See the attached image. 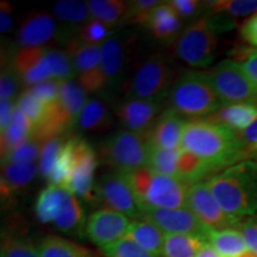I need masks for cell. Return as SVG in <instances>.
<instances>
[{
  "label": "cell",
  "instance_id": "38",
  "mask_svg": "<svg viewBox=\"0 0 257 257\" xmlns=\"http://www.w3.org/2000/svg\"><path fill=\"white\" fill-rule=\"evenodd\" d=\"M101 251L106 257H159L141 248L137 243L126 236L110 245L104 246Z\"/></svg>",
  "mask_w": 257,
  "mask_h": 257
},
{
  "label": "cell",
  "instance_id": "53",
  "mask_svg": "<svg viewBox=\"0 0 257 257\" xmlns=\"http://www.w3.org/2000/svg\"><path fill=\"white\" fill-rule=\"evenodd\" d=\"M246 160H250V161L255 160L257 162V146L246 152Z\"/></svg>",
  "mask_w": 257,
  "mask_h": 257
},
{
  "label": "cell",
  "instance_id": "15",
  "mask_svg": "<svg viewBox=\"0 0 257 257\" xmlns=\"http://www.w3.org/2000/svg\"><path fill=\"white\" fill-rule=\"evenodd\" d=\"M187 208L210 229L224 230L238 226V223L227 216L219 206L206 181L189 186Z\"/></svg>",
  "mask_w": 257,
  "mask_h": 257
},
{
  "label": "cell",
  "instance_id": "34",
  "mask_svg": "<svg viewBox=\"0 0 257 257\" xmlns=\"http://www.w3.org/2000/svg\"><path fill=\"white\" fill-rule=\"evenodd\" d=\"M54 16L63 23L79 28L92 18L88 2L81 0H60L54 6Z\"/></svg>",
  "mask_w": 257,
  "mask_h": 257
},
{
  "label": "cell",
  "instance_id": "13",
  "mask_svg": "<svg viewBox=\"0 0 257 257\" xmlns=\"http://www.w3.org/2000/svg\"><path fill=\"white\" fill-rule=\"evenodd\" d=\"M66 51L82 87L89 93L104 91L100 72L101 46H88L72 38L67 43Z\"/></svg>",
  "mask_w": 257,
  "mask_h": 257
},
{
  "label": "cell",
  "instance_id": "33",
  "mask_svg": "<svg viewBox=\"0 0 257 257\" xmlns=\"http://www.w3.org/2000/svg\"><path fill=\"white\" fill-rule=\"evenodd\" d=\"M91 17L115 27L126 21L128 2L121 0H91L88 2Z\"/></svg>",
  "mask_w": 257,
  "mask_h": 257
},
{
  "label": "cell",
  "instance_id": "30",
  "mask_svg": "<svg viewBox=\"0 0 257 257\" xmlns=\"http://www.w3.org/2000/svg\"><path fill=\"white\" fill-rule=\"evenodd\" d=\"M207 240L195 234L166 233L161 257H194Z\"/></svg>",
  "mask_w": 257,
  "mask_h": 257
},
{
  "label": "cell",
  "instance_id": "50",
  "mask_svg": "<svg viewBox=\"0 0 257 257\" xmlns=\"http://www.w3.org/2000/svg\"><path fill=\"white\" fill-rule=\"evenodd\" d=\"M14 24V8L8 0H3L0 5V31L8 32Z\"/></svg>",
  "mask_w": 257,
  "mask_h": 257
},
{
  "label": "cell",
  "instance_id": "25",
  "mask_svg": "<svg viewBox=\"0 0 257 257\" xmlns=\"http://www.w3.org/2000/svg\"><path fill=\"white\" fill-rule=\"evenodd\" d=\"M69 194L68 189L59 185L50 184L42 189L35 204V212L38 220L43 224H53L62 211Z\"/></svg>",
  "mask_w": 257,
  "mask_h": 257
},
{
  "label": "cell",
  "instance_id": "31",
  "mask_svg": "<svg viewBox=\"0 0 257 257\" xmlns=\"http://www.w3.org/2000/svg\"><path fill=\"white\" fill-rule=\"evenodd\" d=\"M86 221L87 220H86L85 211L78 197L70 193L64 202L62 211L53 225L61 232L78 233L81 230H85Z\"/></svg>",
  "mask_w": 257,
  "mask_h": 257
},
{
  "label": "cell",
  "instance_id": "35",
  "mask_svg": "<svg viewBox=\"0 0 257 257\" xmlns=\"http://www.w3.org/2000/svg\"><path fill=\"white\" fill-rule=\"evenodd\" d=\"M114 35V27L99 19L91 18L78 29L76 40L88 46H102Z\"/></svg>",
  "mask_w": 257,
  "mask_h": 257
},
{
  "label": "cell",
  "instance_id": "29",
  "mask_svg": "<svg viewBox=\"0 0 257 257\" xmlns=\"http://www.w3.org/2000/svg\"><path fill=\"white\" fill-rule=\"evenodd\" d=\"M112 121L110 111L101 99H88L80 114L76 127L81 131L98 133L110 127Z\"/></svg>",
  "mask_w": 257,
  "mask_h": 257
},
{
  "label": "cell",
  "instance_id": "22",
  "mask_svg": "<svg viewBox=\"0 0 257 257\" xmlns=\"http://www.w3.org/2000/svg\"><path fill=\"white\" fill-rule=\"evenodd\" d=\"M87 93L88 92L82 87L81 83L76 81L75 79L61 81L57 106L70 128L75 127L78 124L80 114L86 102L88 101Z\"/></svg>",
  "mask_w": 257,
  "mask_h": 257
},
{
  "label": "cell",
  "instance_id": "18",
  "mask_svg": "<svg viewBox=\"0 0 257 257\" xmlns=\"http://www.w3.org/2000/svg\"><path fill=\"white\" fill-rule=\"evenodd\" d=\"M11 66L21 81L29 87L53 78L48 47L21 48L12 57Z\"/></svg>",
  "mask_w": 257,
  "mask_h": 257
},
{
  "label": "cell",
  "instance_id": "42",
  "mask_svg": "<svg viewBox=\"0 0 257 257\" xmlns=\"http://www.w3.org/2000/svg\"><path fill=\"white\" fill-rule=\"evenodd\" d=\"M159 0H134L128 2L126 21L131 24L144 25L150 12L160 4Z\"/></svg>",
  "mask_w": 257,
  "mask_h": 257
},
{
  "label": "cell",
  "instance_id": "32",
  "mask_svg": "<svg viewBox=\"0 0 257 257\" xmlns=\"http://www.w3.org/2000/svg\"><path fill=\"white\" fill-rule=\"evenodd\" d=\"M41 257H94L85 246L59 236H47L38 244Z\"/></svg>",
  "mask_w": 257,
  "mask_h": 257
},
{
  "label": "cell",
  "instance_id": "4",
  "mask_svg": "<svg viewBox=\"0 0 257 257\" xmlns=\"http://www.w3.org/2000/svg\"><path fill=\"white\" fill-rule=\"evenodd\" d=\"M167 100L168 108L192 120L210 117L223 106L205 72L195 70H188L178 76Z\"/></svg>",
  "mask_w": 257,
  "mask_h": 257
},
{
  "label": "cell",
  "instance_id": "48",
  "mask_svg": "<svg viewBox=\"0 0 257 257\" xmlns=\"http://www.w3.org/2000/svg\"><path fill=\"white\" fill-rule=\"evenodd\" d=\"M240 36L250 46L257 48V12L244 22L240 28Z\"/></svg>",
  "mask_w": 257,
  "mask_h": 257
},
{
  "label": "cell",
  "instance_id": "9",
  "mask_svg": "<svg viewBox=\"0 0 257 257\" xmlns=\"http://www.w3.org/2000/svg\"><path fill=\"white\" fill-rule=\"evenodd\" d=\"M206 78L223 105L237 102L257 104V93L242 64L234 60H224L208 69Z\"/></svg>",
  "mask_w": 257,
  "mask_h": 257
},
{
  "label": "cell",
  "instance_id": "49",
  "mask_svg": "<svg viewBox=\"0 0 257 257\" xmlns=\"http://www.w3.org/2000/svg\"><path fill=\"white\" fill-rule=\"evenodd\" d=\"M16 108H17L16 100H11V99L0 100V133L4 131L12 121Z\"/></svg>",
  "mask_w": 257,
  "mask_h": 257
},
{
  "label": "cell",
  "instance_id": "45",
  "mask_svg": "<svg viewBox=\"0 0 257 257\" xmlns=\"http://www.w3.org/2000/svg\"><path fill=\"white\" fill-rule=\"evenodd\" d=\"M234 61L242 64L244 72L257 93V49H242L236 53Z\"/></svg>",
  "mask_w": 257,
  "mask_h": 257
},
{
  "label": "cell",
  "instance_id": "10",
  "mask_svg": "<svg viewBox=\"0 0 257 257\" xmlns=\"http://www.w3.org/2000/svg\"><path fill=\"white\" fill-rule=\"evenodd\" d=\"M72 149V166L68 178L62 187L85 200L91 201L96 197L94 174L98 166V155L86 140L80 137L69 138Z\"/></svg>",
  "mask_w": 257,
  "mask_h": 257
},
{
  "label": "cell",
  "instance_id": "40",
  "mask_svg": "<svg viewBox=\"0 0 257 257\" xmlns=\"http://www.w3.org/2000/svg\"><path fill=\"white\" fill-rule=\"evenodd\" d=\"M46 143L43 141L38 140L37 137L31 136L28 141L19 146L17 149L6 156L3 161V163L9 162H34L38 157H41L42 150H43Z\"/></svg>",
  "mask_w": 257,
  "mask_h": 257
},
{
  "label": "cell",
  "instance_id": "12",
  "mask_svg": "<svg viewBox=\"0 0 257 257\" xmlns=\"http://www.w3.org/2000/svg\"><path fill=\"white\" fill-rule=\"evenodd\" d=\"M135 43L131 32L113 35L101 46L100 72L104 91L117 87L126 70L128 57Z\"/></svg>",
  "mask_w": 257,
  "mask_h": 257
},
{
  "label": "cell",
  "instance_id": "26",
  "mask_svg": "<svg viewBox=\"0 0 257 257\" xmlns=\"http://www.w3.org/2000/svg\"><path fill=\"white\" fill-rule=\"evenodd\" d=\"M126 237L137 243L141 248L161 257L166 233L152 221L147 219L133 220L127 230Z\"/></svg>",
  "mask_w": 257,
  "mask_h": 257
},
{
  "label": "cell",
  "instance_id": "5",
  "mask_svg": "<svg viewBox=\"0 0 257 257\" xmlns=\"http://www.w3.org/2000/svg\"><path fill=\"white\" fill-rule=\"evenodd\" d=\"M174 62L165 54H153L138 64L125 88V98L165 100L176 81Z\"/></svg>",
  "mask_w": 257,
  "mask_h": 257
},
{
  "label": "cell",
  "instance_id": "47",
  "mask_svg": "<svg viewBox=\"0 0 257 257\" xmlns=\"http://www.w3.org/2000/svg\"><path fill=\"white\" fill-rule=\"evenodd\" d=\"M237 229L242 232L248 249L257 255V213L244 218Z\"/></svg>",
  "mask_w": 257,
  "mask_h": 257
},
{
  "label": "cell",
  "instance_id": "44",
  "mask_svg": "<svg viewBox=\"0 0 257 257\" xmlns=\"http://www.w3.org/2000/svg\"><path fill=\"white\" fill-rule=\"evenodd\" d=\"M21 79L12 68L11 64H6L5 68L2 69L0 76V100H15L21 86Z\"/></svg>",
  "mask_w": 257,
  "mask_h": 257
},
{
  "label": "cell",
  "instance_id": "28",
  "mask_svg": "<svg viewBox=\"0 0 257 257\" xmlns=\"http://www.w3.org/2000/svg\"><path fill=\"white\" fill-rule=\"evenodd\" d=\"M207 240L220 257H240L249 250L242 232L234 227L224 230L211 229Z\"/></svg>",
  "mask_w": 257,
  "mask_h": 257
},
{
  "label": "cell",
  "instance_id": "36",
  "mask_svg": "<svg viewBox=\"0 0 257 257\" xmlns=\"http://www.w3.org/2000/svg\"><path fill=\"white\" fill-rule=\"evenodd\" d=\"M205 3L210 14H224L230 17H239L257 12V0H216Z\"/></svg>",
  "mask_w": 257,
  "mask_h": 257
},
{
  "label": "cell",
  "instance_id": "21",
  "mask_svg": "<svg viewBox=\"0 0 257 257\" xmlns=\"http://www.w3.org/2000/svg\"><path fill=\"white\" fill-rule=\"evenodd\" d=\"M182 21L169 4V2H161L150 12L144 24L149 34L160 41H173L179 35Z\"/></svg>",
  "mask_w": 257,
  "mask_h": 257
},
{
  "label": "cell",
  "instance_id": "41",
  "mask_svg": "<svg viewBox=\"0 0 257 257\" xmlns=\"http://www.w3.org/2000/svg\"><path fill=\"white\" fill-rule=\"evenodd\" d=\"M2 257H41L40 250L28 240L5 237L2 242Z\"/></svg>",
  "mask_w": 257,
  "mask_h": 257
},
{
  "label": "cell",
  "instance_id": "7",
  "mask_svg": "<svg viewBox=\"0 0 257 257\" xmlns=\"http://www.w3.org/2000/svg\"><path fill=\"white\" fill-rule=\"evenodd\" d=\"M148 166L157 172L173 176L188 186L201 182L206 178L211 179L212 176L220 173L205 160L181 148L179 149L150 148Z\"/></svg>",
  "mask_w": 257,
  "mask_h": 257
},
{
  "label": "cell",
  "instance_id": "24",
  "mask_svg": "<svg viewBox=\"0 0 257 257\" xmlns=\"http://www.w3.org/2000/svg\"><path fill=\"white\" fill-rule=\"evenodd\" d=\"M40 173V168L34 162H9L3 163L0 191L3 198H9L18 189L28 186L35 176Z\"/></svg>",
  "mask_w": 257,
  "mask_h": 257
},
{
  "label": "cell",
  "instance_id": "51",
  "mask_svg": "<svg viewBox=\"0 0 257 257\" xmlns=\"http://www.w3.org/2000/svg\"><path fill=\"white\" fill-rule=\"evenodd\" d=\"M238 137L242 141L244 147H245V155L246 152L252 149L253 147L257 146V118L249 125L245 130L238 134Z\"/></svg>",
  "mask_w": 257,
  "mask_h": 257
},
{
  "label": "cell",
  "instance_id": "14",
  "mask_svg": "<svg viewBox=\"0 0 257 257\" xmlns=\"http://www.w3.org/2000/svg\"><path fill=\"white\" fill-rule=\"evenodd\" d=\"M142 219L152 221L165 233L195 234L207 240L211 229L189 208H149ZM208 242V240H207Z\"/></svg>",
  "mask_w": 257,
  "mask_h": 257
},
{
  "label": "cell",
  "instance_id": "11",
  "mask_svg": "<svg viewBox=\"0 0 257 257\" xmlns=\"http://www.w3.org/2000/svg\"><path fill=\"white\" fill-rule=\"evenodd\" d=\"M95 191L96 197L101 199L107 208L120 212L134 220L142 219L143 208L124 173L113 170L102 175Z\"/></svg>",
  "mask_w": 257,
  "mask_h": 257
},
{
  "label": "cell",
  "instance_id": "27",
  "mask_svg": "<svg viewBox=\"0 0 257 257\" xmlns=\"http://www.w3.org/2000/svg\"><path fill=\"white\" fill-rule=\"evenodd\" d=\"M31 121L24 114L21 108H16L14 118L8 127L2 131V140H0V147H2V160L22 146L25 141H28L32 135Z\"/></svg>",
  "mask_w": 257,
  "mask_h": 257
},
{
  "label": "cell",
  "instance_id": "43",
  "mask_svg": "<svg viewBox=\"0 0 257 257\" xmlns=\"http://www.w3.org/2000/svg\"><path fill=\"white\" fill-rule=\"evenodd\" d=\"M61 81L56 79H47L44 81L35 83L28 89L40 98L44 104L53 105L59 100Z\"/></svg>",
  "mask_w": 257,
  "mask_h": 257
},
{
  "label": "cell",
  "instance_id": "46",
  "mask_svg": "<svg viewBox=\"0 0 257 257\" xmlns=\"http://www.w3.org/2000/svg\"><path fill=\"white\" fill-rule=\"evenodd\" d=\"M169 4L181 18V21L197 17L201 14L202 10L207 9L206 3L197 2V0H170Z\"/></svg>",
  "mask_w": 257,
  "mask_h": 257
},
{
  "label": "cell",
  "instance_id": "6",
  "mask_svg": "<svg viewBox=\"0 0 257 257\" xmlns=\"http://www.w3.org/2000/svg\"><path fill=\"white\" fill-rule=\"evenodd\" d=\"M150 143L148 134L119 130L111 135L100 148V159L115 172L126 173L149 165Z\"/></svg>",
  "mask_w": 257,
  "mask_h": 257
},
{
  "label": "cell",
  "instance_id": "23",
  "mask_svg": "<svg viewBox=\"0 0 257 257\" xmlns=\"http://www.w3.org/2000/svg\"><path fill=\"white\" fill-rule=\"evenodd\" d=\"M257 118V104L253 102H237L223 105L219 110L207 117L213 123L224 125L234 133L239 134L245 130Z\"/></svg>",
  "mask_w": 257,
  "mask_h": 257
},
{
  "label": "cell",
  "instance_id": "16",
  "mask_svg": "<svg viewBox=\"0 0 257 257\" xmlns=\"http://www.w3.org/2000/svg\"><path fill=\"white\" fill-rule=\"evenodd\" d=\"M131 221L130 218L120 212L105 207L93 212L87 218L83 231L91 242L102 249L124 238Z\"/></svg>",
  "mask_w": 257,
  "mask_h": 257
},
{
  "label": "cell",
  "instance_id": "52",
  "mask_svg": "<svg viewBox=\"0 0 257 257\" xmlns=\"http://www.w3.org/2000/svg\"><path fill=\"white\" fill-rule=\"evenodd\" d=\"M194 257H220L219 253L216 251V249L211 245L210 243H205L204 246L199 250L197 255Z\"/></svg>",
  "mask_w": 257,
  "mask_h": 257
},
{
  "label": "cell",
  "instance_id": "54",
  "mask_svg": "<svg viewBox=\"0 0 257 257\" xmlns=\"http://www.w3.org/2000/svg\"><path fill=\"white\" fill-rule=\"evenodd\" d=\"M240 257H257V255L255 252H252V251H250V250H248V251H246L245 253H243V255Z\"/></svg>",
  "mask_w": 257,
  "mask_h": 257
},
{
  "label": "cell",
  "instance_id": "37",
  "mask_svg": "<svg viewBox=\"0 0 257 257\" xmlns=\"http://www.w3.org/2000/svg\"><path fill=\"white\" fill-rule=\"evenodd\" d=\"M17 102V107L24 112V114L31 121L32 127L36 128L43 123L48 113V105L44 104L40 98H37L34 93L25 89L19 94ZM34 131V130H32Z\"/></svg>",
  "mask_w": 257,
  "mask_h": 257
},
{
  "label": "cell",
  "instance_id": "19",
  "mask_svg": "<svg viewBox=\"0 0 257 257\" xmlns=\"http://www.w3.org/2000/svg\"><path fill=\"white\" fill-rule=\"evenodd\" d=\"M59 34V27L54 16L48 12H34L24 19L18 31L21 48L46 47Z\"/></svg>",
  "mask_w": 257,
  "mask_h": 257
},
{
  "label": "cell",
  "instance_id": "3",
  "mask_svg": "<svg viewBox=\"0 0 257 257\" xmlns=\"http://www.w3.org/2000/svg\"><path fill=\"white\" fill-rule=\"evenodd\" d=\"M143 212L149 208H186L188 185L149 166L124 173Z\"/></svg>",
  "mask_w": 257,
  "mask_h": 257
},
{
  "label": "cell",
  "instance_id": "20",
  "mask_svg": "<svg viewBox=\"0 0 257 257\" xmlns=\"http://www.w3.org/2000/svg\"><path fill=\"white\" fill-rule=\"evenodd\" d=\"M186 121L178 112L166 108L148 133L150 148L179 149L186 126Z\"/></svg>",
  "mask_w": 257,
  "mask_h": 257
},
{
  "label": "cell",
  "instance_id": "17",
  "mask_svg": "<svg viewBox=\"0 0 257 257\" xmlns=\"http://www.w3.org/2000/svg\"><path fill=\"white\" fill-rule=\"evenodd\" d=\"M163 100L125 98L115 106L114 113L125 130L148 134L162 113Z\"/></svg>",
  "mask_w": 257,
  "mask_h": 257
},
{
  "label": "cell",
  "instance_id": "8",
  "mask_svg": "<svg viewBox=\"0 0 257 257\" xmlns=\"http://www.w3.org/2000/svg\"><path fill=\"white\" fill-rule=\"evenodd\" d=\"M217 34L208 22L207 15L188 24L176 38L175 54L194 68L208 67L216 59Z\"/></svg>",
  "mask_w": 257,
  "mask_h": 257
},
{
  "label": "cell",
  "instance_id": "2",
  "mask_svg": "<svg viewBox=\"0 0 257 257\" xmlns=\"http://www.w3.org/2000/svg\"><path fill=\"white\" fill-rule=\"evenodd\" d=\"M223 211L237 223L257 213V162L242 161L206 180Z\"/></svg>",
  "mask_w": 257,
  "mask_h": 257
},
{
  "label": "cell",
  "instance_id": "1",
  "mask_svg": "<svg viewBox=\"0 0 257 257\" xmlns=\"http://www.w3.org/2000/svg\"><path fill=\"white\" fill-rule=\"evenodd\" d=\"M180 148L205 160L219 172L246 160L245 147L238 134L207 119L186 123Z\"/></svg>",
  "mask_w": 257,
  "mask_h": 257
},
{
  "label": "cell",
  "instance_id": "39",
  "mask_svg": "<svg viewBox=\"0 0 257 257\" xmlns=\"http://www.w3.org/2000/svg\"><path fill=\"white\" fill-rule=\"evenodd\" d=\"M67 140H64L62 136L53 138L49 142L46 143L43 150H42L40 163H38V168H40V174L43 176L44 179L49 180L51 172H53L54 167L57 159H59L61 150L66 144Z\"/></svg>",
  "mask_w": 257,
  "mask_h": 257
}]
</instances>
